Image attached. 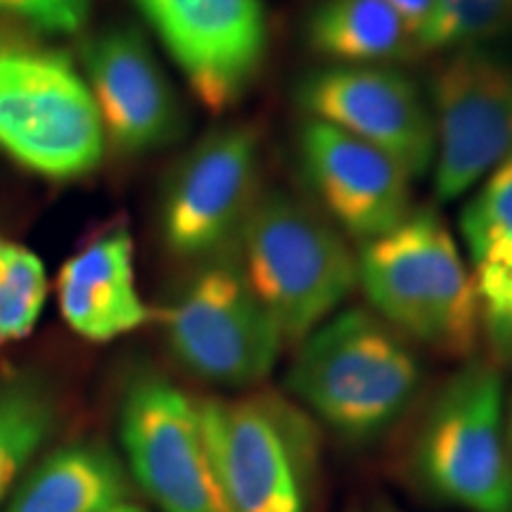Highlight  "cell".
<instances>
[{
	"label": "cell",
	"mask_w": 512,
	"mask_h": 512,
	"mask_svg": "<svg viewBox=\"0 0 512 512\" xmlns=\"http://www.w3.org/2000/svg\"><path fill=\"white\" fill-rule=\"evenodd\" d=\"M432 185L458 200L512 155V55L498 48L446 53L432 72Z\"/></svg>",
	"instance_id": "obj_9"
},
{
	"label": "cell",
	"mask_w": 512,
	"mask_h": 512,
	"mask_svg": "<svg viewBox=\"0 0 512 512\" xmlns=\"http://www.w3.org/2000/svg\"><path fill=\"white\" fill-rule=\"evenodd\" d=\"M55 425V403L34 377L0 382V501L15 491Z\"/></svg>",
	"instance_id": "obj_19"
},
{
	"label": "cell",
	"mask_w": 512,
	"mask_h": 512,
	"mask_svg": "<svg viewBox=\"0 0 512 512\" xmlns=\"http://www.w3.org/2000/svg\"><path fill=\"white\" fill-rule=\"evenodd\" d=\"M384 3H387L389 8L403 19V24H406L408 31L415 36V41H418V48H420L422 36H425V31L430 27L434 17L437 0H384Z\"/></svg>",
	"instance_id": "obj_24"
},
{
	"label": "cell",
	"mask_w": 512,
	"mask_h": 512,
	"mask_svg": "<svg viewBox=\"0 0 512 512\" xmlns=\"http://www.w3.org/2000/svg\"><path fill=\"white\" fill-rule=\"evenodd\" d=\"M375 512H399V510H396L394 505H389V503H380V505H377Z\"/></svg>",
	"instance_id": "obj_26"
},
{
	"label": "cell",
	"mask_w": 512,
	"mask_h": 512,
	"mask_svg": "<svg viewBox=\"0 0 512 512\" xmlns=\"http://www.w3.org/2000/svg\"><path fill=\"white\" fill-rule=\"evenodd\" d=\"M64 323L88 342H112L143 328L152 311L136 280L133 238L124 223L100 230L57 273Z\"/></svg>",
	"instance_id": "obj_15"
},
{
	"label": "cell",
	"mask_w": 512,
	"mask_h": 512,
	"mask_svg": "<svg viewBox=\"0 0 512 512\" xmlns=\"http://www.w3.org/2000/svg\"><path fill=\"white\" fill-rule=\"evenodd\" d=\"M107 150L81 67L24 29H0V152L50 183L91 176Z\"/></svg>",
	"instance_id": "obj_3"
},
{
	"label": "cell",
	"mask_w": 512,
	"mask_h": 512,
	"mask_svg": "<svg viewBox=\"0 0 512 512\" xmlns=\"http://www.w3.org/2000/svg\"><path fill=\"white\" fill-rule=\"evenodd\" d=\"M238 264L290 344L335 316L358 283L347 238L290 192H261L238 245Z\"/></svg>",
	"instance_id": "obj_4"
},
{
	"label": "cell",
	"mask_w": 512,
	"mask_h": 512,
	"mask_svg": "<svg viewBox=\"0 0 512 512\" xmlns=\"http://www.w3.org/2000/svg\"><path fill=\"white\" fill-rule=\"evenodd\" d=\"M512 41V0H437L422 53L496 48Z\"/></svg>",
	"instance_id": "obj_20"
},
{
	"label": "cell",
	"mask_w": 512,
	"mask_h": 512,
	"mask_svg": "<svg viewBox=\"0 0 512 512\" xmlns=\"http://www.w3.org/2000/svg\"><path fill=\"white\" fill-rule=\"evenodd\" d=\"M211 463L233 512H311L318 425L278 392L200 401Z\"/></svg>",
	"instance_id": "obj_5"
},
{
	"label": "cell",
	"mask_w": 512,
	"mask_h": 512,
	"mask_svg": "<svg viewBox=\"0 0 512 512\" xmlns=\"http://www.w3.org/2000/svg\"><path fill=\"white\" fill-rule=\"evenodd\" d=\"M460 235L486 311L512 292V155L484 178L465 204Z\"/></svg>",
	"instance_id": "obj_18"
},
{
	"label": "cell",
	"mask_w": 512,
	"mask_h": 512,
	"mask_svg": "<svg viewBox=\"0 0 512 512\" xmlns=\"http://www.w3.org/2000/svg\"><path fill=\"white\" fill-rule=\"evenodd\" d=\"M48 299L41 256L0 230V347L34 332Z\"/></svg>",
	"instance_id": "obj_21"
},
{
	"label": "cell",
	"mask_w": 512,
	"mask_h": 512,
	"mask_svg": "<svg viewBox=\"0 0 512 512\" xmlns=\"http://www.w3.org/2000/svg\"><path fill=\"white\" fill-rule=\"evenodd\" d=\"M128 470L162 512H233L204 441L200 403L159 375L131 382L119 413Z\"/></svg>",
	"instance_id": "obj_11"
},
{
	"label": "cell",
	"mask_w": 512,
	"mask_h": 512,
	"mask_svg": "<svg viewBox=\"0 0 512 512\" xmlns=\"http://www.w3.org/2000/svg\"><path fill=\"white\" fill-rule=\"evenodd\" d=\"M306 119L323 121L377 147L420 178L434 164V121L427 95L399 67L328 64L294 86Z\"/></svg>",
	"instance_id": "obj_12"
},
{
	"label": "cell",
	"mask_w": 512,
	"mask_h": 512,
	"mask_svg": "<svg viewBox=\"0 0 512 512\" xmlns=\"http://www.w3.org/2000/svg\"><path fill=\"white\" fill-rule=\"evenodd\" d=\"M93 0H0V19L36 36L76 34L86 27Z\"/></svg>",
	"instance_id": "obj_22"
},
{
	"label": "cell",
	"mask_w": 512,
	"mask_h": 512,
	"mask_svg": "<svg viewBox=\"0 0 512 512\" xmlns=\"http://www.w3.org/2000/svg\"><path fill=\"white\" fill-rule=\"evenodd\" d=\"M166 344L204 382L247 389L266 380L283 351V332L238 261L197 264L164 313Z\"/></svg>",
	"instance_id": "obj_7"
},
{
	"label": "cell",
	"mask_w": 512,
	"mask_h": 512,
	"mask_svg": "<svg viewBox=\"0 0 512 512\" xmlns=\"http://www.w3.org/2000/svg\"><path fill=\"white\" fill-rule=\"evenodd\" d=\"M211 114L240 105L268 57L264 0H131Z\"/></svg>",
	"instance_id": "obj_10"
},
{
	"label": "cell",
	"mask_w": 512,
	"mask_h": 512,
	"mask_svg": "<svg viewBox=\"0 0 512 512\" xmlns=\"http://www.w3.org/2000/svg\"><path fill=\"white\" fill-rule=\"evenodd\" d=\"M261 197V140L254 126L226 124L204 133L166 176L159 233L176 259L207 264L238 254Z\"/></svg>",
	"instance_id": "obj_8"
},
{
	"label": "cell",
	"mask_w": 512,
	"mask_h": 512,
	"mask_svg": "<svg viewBox=\"0 0 512 512\" xmlns=\"http://www.w3.org/2000/svg\"><path fill=\"white\" fill-rule=\"evenodd\" d=\"M304 41L313 55L347 67H394L422 55L384 0H320L304 22Z\"/></svg>",
	"instance_id": "obj_17"
},
{
	"label": "cell",
	"mask_w": 512,
	"mask_h": 512,
	"mask_svg": "<svg viewBox=\"0 0 512 512\" xmlns=\"http://www.w3.org/2000/svg\"><path fill=\"white\" fill-rule=\"evenodd\" d=\"M413 463L441 501L467 512H512V394L501 370L472 361L444 384Z\"/></svg>",
	"instance_id": "obj_6"
},
{
	"label": "cell",
	"mask_w": 512,
	"mask_h": 512,
	"mask_svg": "<svg viewBox=\"0 0 512 512\" xmlns=\"http://www.w3.org/2000/svg\"><path fill=\"white\" fill-rule=\"evenodd\" d=\"M415 351L373 311H337L299 344L285 387L313 420L368 441L408 411L420 387Z\"/></svg>",
	"instance_id": "obj_2"
},
{
	"label": "cell",
	"mask_w": 512,
	"mask_h": 512,
	"mask_svg": "<svg viewBox=\"0 0 512 512\" xmlns=\"http://www.w3.org/2000/svg\"><path fill=\"white\" fill-rule=\"evenodd\" d=\"M356 261L370 309L389 328L439 354L472 356L482 337V302L437 211L413 209L389 233L363 242Z\"/></svg>",
	"instance_id": "obj_1"
},
{
	"label": "cell",
	"mask_w": 512,
	"mask_h": 512,
	"mask_svg": "<svg viewBox=\"0 0 512 512\" xmlns=\"http://www.w3.org/2000/svg\"><path fill=\"white\" fill-rule=\"evenodd\" d=\"M102 512H145L143 508H138V505H131V503H119V505H114V508H110V510H102Z\"/></svg>",
	"instance_id": "obj_25"
},
{
	"label": "cell",
	"mask_w": 512,
	"mask_h": 512,
	"mask_svg": "<svg viewBox=\"0 0 512 512\" xmlns=\"http://www.w3.org/2000/svg\"><path fill=\"white\" fill-rule=\"evenodd\" d=\"M124 463L102 444H69L38 463L3 512H102L128 501Z\"/></svg>",
	"instance_id": "obj_16"
},
{
	"label": "cell",
	"mask_w": 512,
	"mask_h": 512,
	"mask_svg": "<svg viewBox=\"0 0 512 512\" xmlns=\"http://www.w3.org/2000/svg\"><path fill=\"white\" fill-rule=\"evenodd\" d=\"M297 155L320 211L361 245L389 233L413 211V178L392 157L335 126L304 119Z\"/></svg>",
	"instance_id": "obj_14"
},
{
	"label": "cell",
	"mask_w": 512,
	"mask_h": 512,
	"mask_svg": "<svg viewBox=\"0 0 512 512\" xmlns=\"http://www.w3.org/2000/svg\"><path fill=\"white\" fill-rule=\"evenodd\" d=\"M79 67L107 145L126 157L159 152L188 131V112L143 31L110 24L81 43Z\"/></svg>",
	"instance_id": "obj_13"
},
{
	"label": "cell",
	"mask_w": 512,
	"mask_h": 512,
	"mask_svg": "<svg viewBox=\"0 0 512 512\" xmlns=\"http://www.w3.org/2000/svg\"><path fill=\"white\" fill-rule=\"evenodd\" d=\"M482 332L503 361H512V292L501 304L482 311Z\"/></svg>",
	"instance_id": "obj_23"
}]
</instances>
